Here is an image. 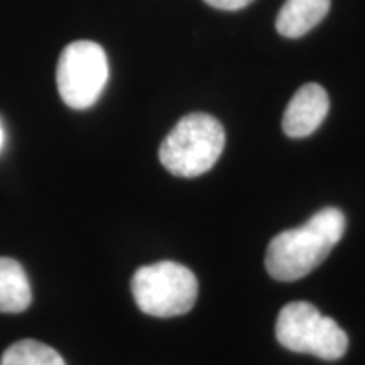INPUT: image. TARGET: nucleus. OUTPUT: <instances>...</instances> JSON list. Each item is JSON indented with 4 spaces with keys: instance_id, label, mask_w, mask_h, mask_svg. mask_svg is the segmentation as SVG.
Returning a JSON list of instances; mask_svg holds the SVG:
<instances>
[{
    "instance_id": "obj_2",
    "label": "nucleus",
    "mask_w": 365,
    "mask_h": 365,
    "mask_svg": "<svg viewBox=\"0 0 365 365\" xmlns=\"http://www.w3.org/2000/svg\"><path fill=\"white\" fill-rule=\"evenodd\" d=\"M225 148V130L208 113H190L175 125L159 148V161L171 175L196 178L212 170Z\"/></svg>"
},
{
    "instance_id": "obj_3",
    "label": "nucleus",
    "mask_w": 365,
    "mask_h": 365,
    "mask_svg": "<svg viewBox=\"0 0 365 365\" xmlns=\"http://www.w3.org/2000/svg\"><path fill=\"white\" fill-rule=\"evenodd\" d=\"M130 289L140 312L158 318L188 313L198 298V281L195 274L173 261H161L137 269Z\"/></svg>"
},
{
    "instance_id": "obj_6",
    "label": "nucleus",
    "mask_w": 365,
    "mask_h": 365,
    "mask_svg": "<svg viewBox=\"0 0 365 365\" xmlns=\"http://www.w3.org/2000/svg\"><path fill=\"white\" fill-rule=\"evenodd\" d=\"M330 110L327 90L318 83H307L296 91L282 117V130L287 137L303 139L323 124Z\"/></svg>"
},
{
    "instance_id": "obj_10",
    "label": "nucleus",
    "mask_w": 365,
    "mask_h": 365,
    "mask_svg": "<svg viewBox=\"0 0 365 365\" xmlns=\"http://www.w3.org/2000/svg\"><path fill=\"white\" fill-rule=\"evenodd\" d=\"M208 6L220 9V11H240V9L247 7L254 0H203Z\"/></svg>"
},
{
    "instance_id": "obj_7",
    "label": "nucleus",
    "mask_w": 365,
    "mask_h": 365,
    "mask_svg": "<svg viewBox=\"0 0 365 365\" xmlns=\"http://www.w3.org/2000/svg\"><path fill=\"white\" fill-rule=\"evenodd\" d=\"M331 0H286L277 14L276 29L284 38L304 36L325 19Z\"/></svg>"
},
{
    "instance_id": "obj_4",
    "label": "nucleus",
    "mask_w": 365,
    "mask_h": 365,
    "mask_svg": "<svg viewBox=\"0 0 365 365\" xmlns=\"http://www.w3.org/2000/svg\"><path fill=\"white\" fill-rule=\"evenodd\" d=\"M276 339L284 349L323 360H339L349 349V336L335 319L323 317L312 303L293 301L281 309Z\"/></svg>"
},
{
    "instance_id": "obj_11",
    "label": "nucleus",
    "mask_w": 365,
    "mask_h": 365,
    "mask_svg": "<svg viewBox=\"0 0 365 365\" xmlns=\"http://www.w3.org/2000/svg\"><path fill=\"white\" fill-rule=\"evenodd\" d=\"M2 145H4V129L2 125H0V149H2Z\"/></svg>"
},
{
    "instance_id": "obj_9",
    "label": "nucleus",
    "mask_w": 365,
    "mask_h": 365,
    "mask_svg": "<svg viewBox=\"0 0 365 365\" xmlns=\"http://www.w3.org/2000/svg\"><path fill=\"white\" fill-rule=\"evenodd\" d=\"M0 365H66L61 355L38 340H21L4 352Z\"/></svg>"
},
{
    "instance_id": "obj_5",
    "label": "nucleus",
    "mask_w": 365,
    "mask_h": 365,
    "mask_svg": "<svg viewBox=\"0 0 365 365\" xmlns=\"http://www.w3.org/2000/svg\"><path fill=\"white\" fill-rule=\"evenodd\" d=\"M108 75V59L102 46L93 41H75L59 56L58 91L68 107L85 110L97 103Z\"/></svg>"
},
{
    "instance_id": "obj_1",
    "label": "nucleus",
    "mask_w": 365,
    "mask_h": 365,
    "mask_svg": "<svg viewBox=\"0 0 365 365\" xmlns=\"http://www.w3.org/2000/svg\"><path fill=\"white\" fill-rule=\"evenodd\" d=\"M345 232L339 208H323L304 225L277 234L266 252V269L276 281L291 282L308 276L330 255Z\"/></svg>"
},
{
    "instance_id": "obj_8",
    "label": "nucleus",
    "mask_w": 365,
    "mask_h": 365,
    "mask_svg": "<svg viewBox=\"0 0 365 365\" xmlns=\"http://www.w3.org/2000/svg\"><path fill=\"white\" fill-rule=\"evenodd\" d=\"M31 284L24 267L9 257H0V313H22L29 308Z\"/></svg>"
}]
</instances>
